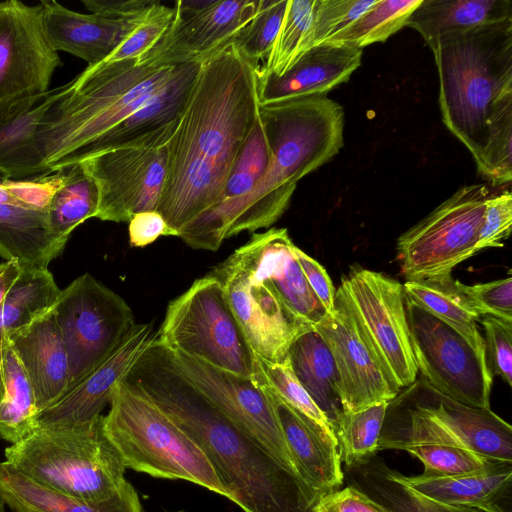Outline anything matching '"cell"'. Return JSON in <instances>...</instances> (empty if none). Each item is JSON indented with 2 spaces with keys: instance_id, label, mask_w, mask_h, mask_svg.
Returning a JSON list of instances; mask_svg holds the SVG:
<instances>
[{
  "instance_id": "e0dca14e",
  "label": "cell",
  "mask_w": 512,
  "mask_h": 512,
  "mask_svg": "<svg viewBox=\"0 0 512 512\" xmlns=\"http://www.w3.org/2000/svg\"><path fill=\"white\" fill-rule=\"evenodd\" d=\"M314 328L334 359L344 412L391 402L400 392L384 371L339 285L333 309Z\"/></svg>"
},
{
  "instance_id": "f907efd6",
  "label": "cell",
  "mask_w": 512,
  "mask_h": 512,
  "mask_svg": "<svg viewBox=\"0 0 512 512\" xmlns=\"http://www.w3.org/2000/svg\"><path fill=\"white\" fill-rule=\"evenodd\" d=\"M512 226V194L509 190L494 192L486 201L477 251L502 247L509 238Z\"/></svg>"
},
{
  "instance_id": "cb8c5ba5",
  "label": "cell",
  "mask_w": 512,
  "mask_h": 512,
  "mask_svg": "<svg viewBox=\"0 0 512 512\" xmlns=\"http://www.w3.org/2000/svg\"><path fill=\"white\" fill-rule=\"evenodd\" d=\"M363 49L348 43L324 42L304 52L282 76L257 69L259 103L326 95L348 81L361 65Z\"/></svg>"
},
{
  "instance_id": "8d00e7d4",
  "label": "cell",
  "mask_w": 512,
  "mask_h": 512,
  "mask_svg": "<svg viewBox=\"0 0 512 512\" xmlns=\"http://www.w3.org/2000/svg\"><path fill=\"white\" fill-rule=\"evenodd\" d=\"M60 291L48 268L23 267L0 305V340L51 311Z\"/></svg>"
},
{
  "instance_id": "7a4b0ae2",
  "label": "cell",
  "mask_w": 512,
  "mask_h": 512,
  "mask_svg": "<svg viewBox=\"0 0 512 512\" xmlns=\"http://www.w3.org/2000/svg\"><path fill=\"white\" fill-rule=\"evenodd\" d=\"M156 336V335H155ZM202 450L244 512H312L322 496L190 384L155 338L124 378Z\"/></svg>"
},
{
  "instance_id": "ab89813d",
  "label": "cell",
  "mask_w": 512,
  "mask_h": 512,
  "mask_svg": "<svg viewBox=\"0 0 512 512\" xmlns=\"http://www.w3.org/2000/svg\"><path fill=\"white\" fill-rule=\"evenodd\" d=\"M476 162L482 178L492 186L512 180V94L492 108L486 122L485 142Z\"/></svg>"
},
{
  "instance_id": "91938a15",
  "label": "cell",
  "mask_w": 512,
  "mask_h": 512,
  "mask_svg": "<svg viewBox=\"0 0 512 512\" xmlns=\"http://www.w3.org/2000/svg\"><path fill=\"white\" fill-rule=\"evenodd\" d=\"M179 512H182V511H179Z\"/></svg>"
},
{
  "instance_id": "5b68a950",
  "label": "cell",
  "mask_w": 512,
  "mask_h": 512,
  "mask_svg": "<svg viewBox=\"0 0 512 512\" xmlns=\"http://www.w3.org/2000/svg\"><path fill=\"white\" fill-rule=\"evenodd\" d=\"M433 55L443 122L477 161L492 108L512 94V18L442 34Z\"/></svg>"
},
{
  "instance_id": "30bf717a",
  "label": "cell",
  "mask_w": 512,
  "mask_h": 512,
  "mask_svg": "<svg viewBox=\"0 0 512 512\" xmlns=\"http://www.w3.org/2000/svg\"><path fill=\"white\" fill-rule=\"evenodd\" d=\"M52 311L68 353L67 392L102 364L136 324L128 303L89 273L60 291Z\"/></svg>"
},
{
  "instance_id": "6f0895ef",
  "label": "cell",
  "mask_w": 512,
  "mask_h": 512,
  "mask_svg": "<svg viewBox=\"0 0 512 512\" xmlns=\"http://www.w3.org/2000/svg\"><path fill=\"white\" fill-rule=\"evenodd\" d=\"M0 203L26 207L15 193V181L0 169ZM28 208V207H27Z\"/></svg>"
},
{
  "instance_id": "7bdbcfd3",
  "label": "cell",
  "mask_w": 512,
  "mask_h": 512,
  "mask_svg": "<svg viewBox=\"0 0 512 512\" xmlns=\"http://www.w3.org/2000/svg\"><path fill=\"white\" fill-rule=\"evenodd\" d=\"M363 472L364 481L375 495L374 499L393 512H484L431 499L405 484L400 473L382 464L373 465Z\"/></svg>"
},
{
  "instance_id": "b9f144b4",
  "label": "cell",
  "mask_w": 512,
  "mask_h": 512,
  "mask_svg": "<svg viewBox=\"0 0 512 512\" xmlns=\"http://www.w3.org/2000/svg\"><path fill=\"white\" fill-rule=\"evenodd\" d=\"M389 403L380 401L355 412H344L336 437L347 467L364 465L377 451Z\"/></svg>"
},
{
  "instance_id": "74e56055",
  "label": "cell",
  "mask_w": 512,
  "mask_h": 512,
  "mask_svg": "<svg viewBox=\"0 0 512 512\" xmlns=\"http://www.w3.org/2000/svg\"><path fill=\"white\" fill-rule=\"evenodd\" d=\"M35 397L8 338L0 340V429L22 434L34 426Z\"/></svg>"
},
{
  "instance_id": "f5cc1de1",
  "label": "cell",
  "mask_w": 512,
  "mask_h": 512,
  "mask_svg": "<svg viewBox=\"0 0 512 512\" xmlns=\"http://www.w3.org/2000/svg\"><path fill=\"white\" fill-rule=\"evenodd\" d=\"M128 223L129 244L132 247H145L161 236L177 237V233L157 210L134 214Z\"/></svg>"
},
{
  "instance_id": "f35d334b",
  "label": "cell",
  "mask_w": 512,
  "mask_h": 512,
  "mask_svg": "<svg viewBox=\"0 0 512 512\" xmlns=\"http://www.w3.org/2000/svg\"><path fill=\"white\" fill-rule=\"evenodd\" d=\"M316 0H288L286 12L272 45L259 65L265 73L282 76L299 57L312 48L310 31Z\"/></svg>"
},
{
  "instance_id": "d590c367",
  "label": "cell",
  "mask_w": 512,
  "mask_h": 512,
  "mask_svg": "<svg viewBox=\"0 0 512 512\" xmlns=\"http://www.w3.org/2000/svg\"><path fill=\"white\" fill-rule=\"evenodd\" d=\"M46 207L49 225L61 238L69 239L73 230L89 218L96 217L99 189L82 163L67 166Z\"/></svg>"
},
{
  "instance_id": "9c48e42d",
  "label": "cell",
  "mask_w": 512,
  "mask_h": 512,
  "mask_svg": "<svg viewBox=\"0 0 512 512\" xmlns=\"http://www.w3.org/2000/svg\"><path fill=\"white\" fill-rule=\"evenodd\" d=\"M485 184L462 186L424 219L401 234L397 253L407 280L442 279L477 254L486 201Z\"/></svg>"
},
{
  "instance_id": "836d02e7",
  "label": "cell",
  "mask_w": 512,
  "mask_h": 512,
  "mask_svg": "<svg viewBox=\"0 0 512 512\" xmlns=\"http://www.w3.org/2000/svg\"><path fill=\"white\" fill-rule=\"evenodd\" d=\"M512 18L510 0H421L406 21L432 53L445 33Z\"/></svg>"
},
{
  "instance_id": "4316f807",
  "label": "cell",
  "mask_w": 512,
  "mask_h": 512,
  "mask_svg": "<svg viewBox=\"0 0 512 512\" xmlns=\"http://www.w3.org/2000/svg\"><path fill=\"white\" fill-rule=\"evenodd\" d=\"M402 390L470 451L485 458L512 462V427L490 408L460 403L434 389L423 378Z\"/></svg>"
},
{
  "instance_id": "9f6ffc18",
  "label": "cell",
  "mask_w": 512,
  "mask_h": 512,
  "mask_svg": "<svg viewBox=\"0 0 512 512\" xmlns=\"http://www.w3.org/2000/svg\"><path fill=\"white\" fill-rule=\"evenodd\" d=\"M22 270L23 266L16 261H4L0 263V305L20 276Z\"/></svg>"
},
{
  "instance_id": "d6986e66",
  "label": "cell",
  "mask_w": 512,
  "mask_h": 512,
  "mask_svg": "<svg viewBox=\"0 0 512 512\" xmlns=\"http://www.w3.org/2000/svg\"><path fill=\"white\" fill-rule=\"evenodd\" d=\"M405 450L424 465L425 475H456L493 462L466 448L430 412L403 390L389 403L377 450Z\"/></svg>"
},
{
  "instance_id": "bcb514c9",
  "label": "cell",
  "mask_w": 512,
  "mask_h": 512,
  "mask_svg": "<svg viewBox=\"0 0 512 512\" xmlns=\"http://www.w3.org/2000/svg\"><path fill=\"white\" fill-rule=\"evenodd\" d=\"M174 15V7L155 1L141 23L104 62L141 58L165 35Z\"/></svg>"
},
{
  "instance_id": "db71d44e",
  "label": "cell",
  "mask_w": 512,
  "mask_h": 512,
  "mask_svg": "<svg viewBox=\"0 0 512 512\" xmlns=\"http://www.w3.org/2000/svg\"><path fill=\"white\" fill-rule=\"evenodd\" d=\"M295 256L313 292L327 312L334 306L335 288L325 268L297 246Z\"/></svg>"
},
{
  "instance_id": "52a82bcc",
  "label": "cell",
  "mask_w": 512,
  "mask_h": 512,
  "mask_svg": "<svg viewBox=\"0 0 512 512\" xmlns=\"http://www.w3.org/2000/svg\"><path fill=\"white\" fill-rule=\"evenodd\" d=\"M109 405L104 432L126 468L193 482L228 498L198 445L136 386L123 379Z\"/></svg>"
},
{
  "instance_id": "8992f818",
  "label": "cell",
  "mask_w": 512,
  "mask_h": 512,
  "mask_svg": "<svg viewBox=\"0 0 512 512\" xmlns=\"http://www.w3.org/2000/svg\"><path fill=\"white\" fill-rule=\"evenodd\" d=\"M4 454L25 477L81 501L106 500L127 482L122 458L104 432L103 415L72 426L34 428Z\"/></svg>"
},
{
  "instance_id": "8fae6325",
  "label": "cell",
  "mask_w": 512,
  "mask_h": 512,
  "mask_svg": "<svg viewBox=\"0 0 512 512\" xmlns=\"http://www.w3.org/2000/svg\"><path fill=\"white\" fill-rule=\"evenodd\" d=\"M410 344L422 378L465 405L490 408L493 376L484 352L459 332L405 298Z\"/></svg>"
},
{
  "instance_id": "ac0fdd59",
  "label": "cell",
  "mask_w": 512,
  "mask_h": 512,
  "mask_svg": "<svg viewBox=\"0 0 512 512\" xmlns=\"http://www.w3.org/2000/svg\"><path fill=\"white\" fill-rule=\"evenodd\" d=\"M259 5L260 0H179L168 31L138 61L163 65L203 61L231 42Z\"/></svg>"
},
{
  "instance_id": "680465c9",
  "label": "cell",
  "mask_w": 512,
  "mask_h": 512,
  "mask_svg": "<svg viewBox=\"0 0 512 512\" xmlns=\"http://www.w3.org/2000/svg\"><path fill=\"white\" fill-rule=\"evenodd\" d=\"M5 505H6V503H5V501H4V498H3V496H2V493H1V491H0V512H6V511H5Z\"/></svg>"
},
{
  "instance_id": "83f0119b",
  "label": "cell",
  "mask_w": 512,
  "mask_h": 512,
  "mask_svg": "<svg viewBox=\"0 0 512 512\" xmlns=\"http://www.w3.org/2000/svg\"><path fill=\"white\" fill-rule=\"evenodd\" d=\"M8 339L32 387L37 413L68 390L69 359L53 311L12 333Z\"/></svg>"
},
{
  "instance_id": "9a60e30c",
  "label": "cell",
  "mask_w": 512,
  "mask_h": 512,
  "mask_svg": "<svg viewBox=\"0 0 512 512\" xmlns=\"http://www.w3.org/2000/svg\"><path fill=\"white\" fill-rule=\"evenodd\" d=\"M208 274L222 285L251 349L261 359L283 363L295 338L313 327L297 317L271 285L251 275L232 255Z\"/></svg>"
},
{
  "instance_id": "603a6c76",
  "label": "cell",
  "mask_w": 512,
  "mask_h": 512,
  "mask_svg": "<svg viewBox=\"0 0 512 512\" xmlns=\"http://www.w3.org/2000/svg\"><path fill=\"white\" fill-rule=\"evenodd\" d=\"M45 36L56 51H65L95 66L106 61L144 19L147 11L114 18L78 13L53 0L41 1Z\"/></svg>"
},
{
  "instance_id": "60d3db41",
  "label": "cell",
  "mask_w": 512,
  "mask_h": 512,
  "mask_svg": "<svg viewBox=\"0 0 512 512\" xmlns=\"http://www.w3.org/2000/svg\"><path fill=\"white\" fill-rule=\"evenodd\" d=\"M421 0H377L346 28L327 39L329 43H348L362 48L385 42L406 25Z\"/></svg>"
},
{
  "instance_id": "ba28073f",
  "label": "cell",
  "mask_w": 512,
  "mask_h": 512,
  "mask_svg": "<svg viewBox=\"0 0 512 512\" xmlns=\"http://www.w3.org/2000/svg\"><path fill=\"white\" fill-rule=\"evenodd\" d=\"M155 340L234 374L261 380L258 357L251 349L220 282L210 274L196 279L170 301Z\"/></svg>"
},
{
  "instance_id": "d4e9b609",
  "label": "cell",
  "mask_w": 512,
  "mask_h": 512,
  "mask_svg": "<svg viewBox=\"0 0 512 512\" xmlns=\"http://www.w3.org/2000/svg\"><path fill=\"white\" fill-rule=\"evenodd\" d=\"M203 61L196 63L167 88L91 143L75 163L107 150L168 144L182 117Z\"/></svg>"
},
{
  "instance_id": "484cf974",
  "label": "cell",
  "mask_w": 512,
  "mask_h": 512,
  "mask_svg": "<svg viewBox=\"0 0 512 512\" xmlns=\"http://www.w3.org/2000/svg\"><path fill=\"white\" fill-rule=\"evenodd\" d=\"M266 386L297 475L320 495L339 489L344 474L337 438Z\"/></svg>"
},
{
  "instance_id": "ffe728a7",
  "label": "cell",
  "mask_w": 512,
  "mask_h": 512,
  "mask_svg": "<svg viewBox=\"0 0 512 512\" xmlns=\"http://www.w3.org/2000/svg\"><path fill=\"white\" fill-rule=\"evenodd\" d=\"M152 322L136 323L114 352L58 401L36 414L35 428H57L99 417L112 393L152 343Z\"/></svg>"
},
{
  "instance_id": "3957f363",
  "label": "cell",
  "mask_w": 512,
  "mask_h": 512,
  "mask_svg": "<svg viewBox=\"0 0 512 512\" xmlns=\"http://www.w3.org/2000/svg\"><path fill=\"white\" fill-rule=\"evenodd\" d=\"M163 65L125 59L87 66L61 86L37 129L46 165L55 173L75 163L91 143L196 63Z\"/></svg>"
},
{
  "instance_id": "681fc988",
  "label": "cell",
  "mask_w": 512,
  "mask_h": 512,
  "mask_svg": "<svg viewBox=\"0 0 512 512\" xmlns=\"http://www.w3.org/2000/svg\"><path fill=\"white\" fill-rule=\"evenodd\" d=\"M484 329L485 356L492 376L512 386V323L491 316L480 318Z\"/></svg>"
},
{
  "instance_id": "5bb4252c",
  "label": "cell",
  "mask_w": 512,
  "mask_h": 512,
  "mask_svg": "<svg viewBox=\"0 0 512 512\" xmlns=\"http://www.w3.org/2000/svg\"><path fill=\"white\" fill-rule=\"evenodd\" d=\"M168 155L166 144L112 149L82 160L80 163L99 189L96 218L129 222L134 214L157 210L166 181Z\"/></svg>"
},
{
  "instance_id": "7c38bea8",
  "label": "cell",
  "mask_w": 512,
  "mask_h": 512,
  "mask_svg": "<svg viewBox=\"0 0 512 512\" xmlns=\"http://www.w3.org/2000/svg\"><path fill=\"white\" fill-rule=\"evenodd\" d=\"M350 307L385 373L400 389L417 380L403 285L381 273L353 267L342 277Z\"/></svg>"
},
{
  "instance_id": "c3c4849f",
  "label": "cell",
  "mask_w": 512,
  "mask_h": 512,
  "mask_svg": "<svg viewBox=\"0 0 512 512\" xmlns=\"http://www.w3.org/2000/svg\"><path fill=\"white\" fill-rule=\"evenodd\" d=\"M458 287L481 316H491L512 323V278L466 285L458 280Z\"/></svg>"
},
{
  "instance_id": "e575fe53",
  "label": "cell",
  "mask_w": 512,
  "mask_h": 512,
  "mask_svg": "<svg viewBox=\"0 0 512 512\" xmlns=\"http://www.w3.org/2000/svg\"><path fill=\"white\" fill-rule=\"evenodd\" d=\"M404 296L425 311L459 332L480 352L485 353L484 339L476 312L452 276L442 279L406 280Z\"/></svg>"
},
{
  "instance_id": "2e32d148",
  "label": "cell",
  "mask_w": 512,
  "mask_h": 512,
  "mask_svg": "<svg viewBox=\"0 0 512 512\" xmlns=\"http://www.w3.org/2000/svg\"><path fill=\"white\" fill-rule=\"evenodd\" d=\"M61 65L45 36L41 5L0 2V102L47 93Z\"/></svg>"
},
{
  "instance_id": "7402d4cb",
  "label": "cell",
  "mask_w": 512,
  "mask_h": 512,
  "mask_svg": "<svg viewBox=\"0 0 512 512\" xmlns=\"http://www.w3.org/2000/svg\"><path fill=\"white\" fill-rule=\"evenodd\" d=\"M270 158L271 152L266 133L257 114L231 168L218 202L185 226L178 237L193 249L218 250L224 241V229L232 212L262 180Z\"/></svg>"
},
{
  "instance_id": "f1b7e54d",
  "label": "cell",
  "mask_w": 512,
  "mask_h": 512,
  "mask_svg": "<svg viewBox=\"0 0 512 512\" xmlns=\"http://www.w3.org/2000/svg\"><path fill=\"white\" fill-rule=\"evenodd\" d=\"M61 86L39 96L0 102V169L13 181L54 173L45 163L36 134Z\"/></svg>"
},
{
  "instance_id": "1f68e13d",
  "label": "cell",
  "mask_w": 512,
  "mask_h": 512,
  "mask_svg": "<svg viewBox=\"0 0 512 512\" xmlns=\"http://www.w3.org/2000/svg\"><path fill=\"white\" fill-rule=\"evenodd\" d=\"M287 358L297 380L325 415L336 436L344 409L339 374L325 341L311 327L291 343Z\"/></svg>"
},
{
  "instance_id": "4fadbf2b",
  "label": "cell",
  "mask_w": 512,
  "mask_h": 512,
  "mask_svg": "<svg viewBox=\"0 0 512 512\" xmlns=\"http://www.w3.org/2000/svg\"><path fill=\"white\" fill-rule=\"evenodd\" d=\"M168 352L176 369L190 384L297 475L264 376L261 380H255L216 368L180 352Z\"/></svg>"
},
{
  "instance_id": "4dcf8cb0",
  "label": "cell",
  "mask_w": 512,
  "mask_h": 512,
  "mask_svg": "<svg viewBox=\"0 0 512 512\" xmlns=\"http://www.w3.org/2000/svg\"><path fill=\"white\" fill-rule=\"evenodd\" d=\"M0 491L12 512H144L129 482L106 500L86 502L35 483L6 461L0 462Z\"/></svg>"
},
{
  "instance_id": "11a10c76",
  "label": "cell",
  "mask_w": 512,
  "mask_h": 512,
  "mask_svg": "<svg viewBox=\"0 0 512 512\" xmlns=\"http://www.w3.org/2000/svg\"><path fill=\"white\" fill-rule=\"evenodd\" d=\"M84 6L93 14L106 17L123 18L151 7L154 0H82Z\"/></svg>"
},
{
  "instance_id": "ee69618b",
  "label": "cell",
  "mask_w": 512,
  "mask_h": 512,
  "mask_svg": "<svg viewBox=\"0 0 512 512\" xmlns=\"http://www.w3.org/2000/svg\"><path fill=\"white\" fill-rule=\"evenodd\" d=\"M288 0H260L254 18L231 41L240 53L260 64L269 54L280 30Z\"/></svg>"
},
{
  "instance_id": "44dd1931",
  "label": "cell",
  "mask_w": 512,
  "mask_h": 512,
  "mask_svg": "<svg viewBox=\"0 0 512 512\" xmlns=\"http://www.w3.org/2000/svg\"><path fill=\"white\" fill-rule=\"evenodd\" d=\"M286 228L253 233L231 255L251 275L267 282L302 321L315 326L328 313L308 284Z\"/></svg>"
},
{
  "instance_id": "f6af8a7d",
  "label": "cell",
  "mask_w": 512,
  "mask_h": 512,
  "mask_svg": "<svg viewBox=\"0 0 512 512\" xmlns=\"http://www.w3.org/2000/svg\"><path fill=\"white\" fill-rule=\"evenodd\" d=\"M258 361L265 382L272 391L295 411L334 434L325 415L297 380L288 358L283 363L269 362L260 357H258Z\"/></svg>"
},
{
  "instance_id": "f546056e",
  "label": "cell",
  "mask_w": 512,
  "mask_h": 512,
  "mask_svg": "<svg viewBox=\"0 0 512 512\" xmlns=\"http://www.w3.org/2000/svg\"><path fill=\"white\" fill-rule=\"evenodd\" d=\"M400 478L439 502L484 512H511L512 462L495 461L483 469L456 475L400 474Z\"/></svg>"
},
{
  "instance_id": "6da1fadb",
  "label": "cell",
  "mask_w": 512,
  "mask_h": 512,
  "mask_svg": "<svg viewBox=\"0 0 512 512\" xmlns=\"http://www.w3.org/2000/svg\"><path fill=\"white\" fill-rule=\"evenodd\" d=\"M234 43L207 57L168 143L157 211L177 237L219 200L258 114L257 69Z\"/></svg>"
},
{
  "instance_id": "d6a6232c",
  "label": "cell",
  "mask_w": 512,
  "mask_h": 512,
  "mask_svg": "<svg viewBox=\"0 0 512 512\" xmlns=\"http://www.w3.org/2000/svg\"><path fill=\"white\" fill-rule=\"evenodd\" d=\"M67 241L52 231L46 210L0 203V256L6 261L48 268Z\"/></svg>"
},
{
  "instance_id": "277c9868",
  "label": "cell",
  "mask_w": 512,
  "mask_h": 512,
  "mask_svg": "<svg viewBox=\"0 0 512 512\" xmlns=\"http://www.w3.org/2000/svg\"><path fill=\"white\" fill-rule=\"evenodd\" d=\"M258 114L270 162L256 188L232 212L224 240L271 228L289 207L298 181L331 160L344 144V110L326 95L259 103Z\"/></svg>"
},
{
  "instance_id": "816d5d0a",
  "label": "cell",
  "mask_w": 512,
  "mask_h": 512,
  "mask_svg": "<svg viewBox=\"0 0 512 512\" xmlns=\"http://www.w3.org/2000/svg\"><path fill=\"white\" fill-rule=\"evenodd\" d=\"M312 512H393L362 490L347 486L322 495Z\"/></svg>"
},
{
  "instance_id": "7dc6e473",
  "label": "cell",
  "mask_w": 512,
  "mask_h": 512,
  "mask_svg": "<svg viewBox=\"0 0 512 512\" xmlns=\"http://www.w3.org/2000/svg\"><path fill=\"white\" fill-rule=\"evenodd\" d=\"M377 0H316L310 31L312 47L324 43L364 12Z\"/></svg>"
}]
</instances>
